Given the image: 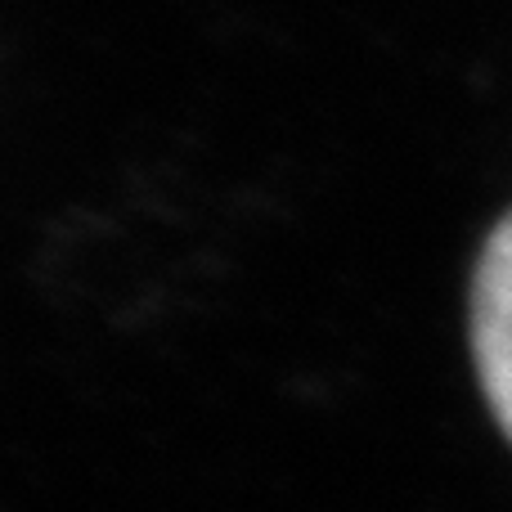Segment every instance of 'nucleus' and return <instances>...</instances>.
I'll return each mask as SVG.
<instances>
[{
  "label": "nucleus",
  "instance_id": "obj_1",
  "mask_svg": "<svg viewBox=\"0 0 512 512\" xmlns=\"http://www.w3.org/2000/svg\"><path fill=\"white\" fill-rule=\"evenodd\" d=\"M472 355L481 391L512 441V212L490 234L472 279Z\"/></svg>",
  "mask_w": 512,
  "mask_h": 512
}]
</instances>
